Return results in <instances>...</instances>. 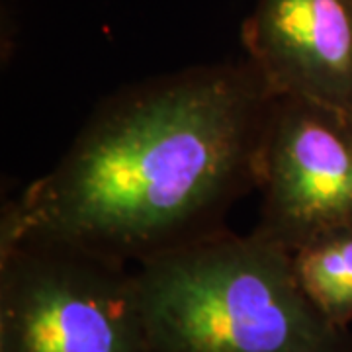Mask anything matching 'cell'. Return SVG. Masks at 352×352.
Here are the masks:
<instances>
[{
  "mask_svg": "<svg viewBox=\"0 0 352 352\" xmlns=\"http://www.w3.org/2000/svg\"><path fill=\"white\" fill-rule=\"evenodd\" d=\"M0 352H147L135 266L57 241L0 243Z\"/></svg>",
  "mask_w": 352,
  "mask_h": 352,
  "instance_id": "3",
  "label": "cell"
},
{
  "mask_svg": "<svg viewBox=\"0 0 352 352\" xmlns=\"http://www.w3.org/2000/svg\"><path fill=\"white\" fill-rule=\"evenodd\" d=\"M147 352H352L305 298L292 256L219 229L135 266Z\"/></svg>",
  "mask_w": 352,
  "mask_h": 352,
  "instance_id": "2",
  "label": "cell"
},
{
  "mask_svg": "<svg viewBox=\"0 0 352 352\" xmlns=\"http://www.w3.org/2000/svg\"><path fill=\"white\" fill-rule=\"evenodd\" d=\"M252 231L288 252L352 231V116L272 96L264 124Z\"/></svg>",
  "mask_w": 352,
  "mask_h": 352,
  "instance_id": "4",
  "label": "cell"
},
{
  "mask_svg": "<svg viewBox=\"0 0 352 352\" xmlns=\"http://www.w3.org/2000/svg\"><path fill=\"white\" fill-rule=\"evenodd\" d=\"M272 94L247 61L120 88L2 208L0 243L57 241L138 266L226 229L256 186Z\"/></svg>",
  "mask_w": 352,
  "mask_h": 352,
  "instance_id": "1",
  "label": "cell"
},
{
  "mask_svg": "<svg viewBox=\"0 0 352 352\" xmlns=\"http://www.w3.org/2000/svg\"><path fill=\"white\" fill-rule=\"evenodd\" d=\"M305 298L331 323L352 325V231H339L289 252Z\"/></svg>",
  "mask_w": 352,
  "mask_h": 352,
  "instance_id": "6",
  "label": "cell"
},
{
  "mask_svg": "<svg viewBox=\"0 0 352 352\" xmlns=\"http://www.w3.org/2000/svg\"><path fill=\"white\" fill-rule=\"evenodd\" d=\"M241 43L272 96L352 116V0H256Z\"/></svg>",
  "mask_w": 352,
  "mask_h": 352,
  "instance_id": "5",
  "label": "cell"
}]
</instances>
